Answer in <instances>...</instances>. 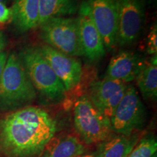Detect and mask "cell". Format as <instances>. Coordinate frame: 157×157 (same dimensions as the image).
Returning a JSON list of instances; mask_svg holds the SVG:
<instances>
[{
    "label": "cell",
    "mask_w": 157,
    "mask_h": 157,
    "mask_svg": "<svg viewBox=\"0 0 157 157\" xmlns=\"http://www.w3.org/2000/svg\"><path fill=\"white\" fill-rule=\"evenodd\" d=\"M37 48L63 84L66 92L74 89L80 83L82 67L79 60L47 44L41 45Z\"/></svg>",
    "instance_id": "9"
},
{
    "label": "cell",
    "mask_w": 157,
    "mask_h": 157,
    "mask_svg": "<svg viewBox=\"0 0 157 157\" xmlns=\"http://www.w3.org/2000/svg\"><path fill=\"white\" fill-rule=\"evenodd\" d=\"M9 2V0H0V2H2L4 4H7Z\"/></svg>",
    "instance_id": "24"
},
{
    "label": "cell",
    "mask_w": 157,
    "mask_h": 157,
    "mask_svg": "<svg viewBox=\"0 0 157 157\" xmlns=\"http://www.w3.org/2000/svg\"><path fill=\"white\" fill-rule=\"evenodd\" d=\"M18 56L36 94L52 103L62 101L66 90L37 47L25 48Z\"/></svg>",
    "instance_id": "3"
},
{
    "label": "cell",
    "mask_w": 157,
    "mask_h": 157,
    "mask_svg": "<svg viewBox=\"0 0 157 157\" xmlns=\"http://www.w3.org/2000/svg\"><path fill=\"white\" fill-rule=\"evenodd\" d=\"M146 119V108L136 89L127 85L122 99L110 119L112 131L118 135L129 136L142 128Z\"/></svg>",
    "instance_id": "6"
},
{
    "label": "cell",
    "mask_w": 157,
    "mask_h": 157,
    "mask_svg": "<svg viewBox=\"0 0 157 157\" xmlns=\"http://www.w3.org/2000/svg\"><path fill=\"white\" fill-rule=\"evenodd\" d=\"M7 57H8V55H7V52L3 51V52H0V80H1V77L2 75L4 68H5Z\"/></svg>",
    "instance_id": "21"
},
{
    "label": "cell",
    "mask_w": 157,
    "mask_h": 157,
    "mask_svg": "<svg viewBox=\"0 0 157 157\" xmlns=\"http://www.w3.org/2000/svg\"><path fill=\"white\" fill-rule=\"evenodd\" d=\"M137 141L138 137L136 135H111L100 143L94 155L95 157H127L136 146Z\"/></svg>",
    "instance_id": "14"
},
{
    "label": "cell",
    "mask_w": 157,
    "mask_h": 157,
    "mask_svg": "<svg viewBox=\"0 0 157 157\" xmlns=\"http://www.w3.org/2000/svg\"><path fill=\"white\" fill-rule=\"evenodd\" d=\"M7 45V39L2 31H0V52H3Z\"/></svg>",
    "instance_id": "22"
},
{
    "label": "cell",
    "mask_w": 157,
    "mask_h": 157,
    "mask_svg": "<svg viewBox=\"0 0 157 157\" xmlns=\"http://www.w3.org/2000/svg\"><path fill=\"white\" fill-rule=\"evenodd\" d=\"M157 141L154 136L143 137L127 157H151L156 153Z\"/></svg>",
    "instance_id": "18"
},
{
    "label": "cell",
    "mask_w": 157,
    "mask_h": 157,
    "mask_svg": "<svg viewBox=\"0 0 157 157\" xmlns=\"http://www.w3.org/2000/svg\"><path fill=\"white\" fill-rule=\"evenodd\" d=\"M74 121L77 132L87 144L103 142L113 132L109 118L96 109L87 95L74 104Z\"/></svg>",
    "instance_id": "5"
},
{
    "label": "cell",
    "mask_w": 157,
    "mask_h": 157,
    "mask_svg": "<svg viewBox=\"0 0 157 157\" xmlns=\"http://www.w3.org/2000/svg\"><path fill=\"white\" fill-rule=\"evenodd\" d=\"M118 10L117 45H132L138 39L145 20L142 0H117Z\"/></svg>",
    "instance_id": "7"
},
{
    "label": "cell",
    "mask_w": 157,
    "mask_h": 157,
    "mask_svg": "<svg viewBox=\"0 0 157 157\" xmlns=\"http://www.w3.org/2000/svg\"><path fill=\"white\" fill-rule=\"evenodd\" d=\"M151 157H157V154H156V153H155V154H154V155H152L151 156Z\"/></svg>",
    "instance_id": "25"
},
{
    "label": "cell",
    "mask_w": 157,
    "mask_h": 157,
    "mask_svg": "<svg viewBox=\"0 0 157 157\" xmlns=\"http://www.w3.org/2000/svg\"><path fill=\"white\" fill-rule=\"evenodd\" d=\"M39 27L54 17H66L78 12L77 0H39Z\"/></svg>",
    "instance_id": "16"
},
{
    "label": "cell",
    "mask_w": 157,
    "mask_h": 157,
    "mask_svg": "<svg viewBox=\"0 0 157 157\" xmlns=\"http://www.w3.org/2000/svg\"><path fill=\"white\" fill-rule=\"evenodd\" d=\"M85 151L83 143L72 135L52 138L43 150L42 157H77Z\"/></svg>",
    "instance_id": "15"
},
{
    "label": "cell",
    "mask_w": 157,
    "mask_h": 157,
    "mask_svg": "<svg viewBox=\"0 0 157 157\" xmlns=\"http://www.w3.org/2000/svg\"><path fill=\"white\" fill-rule=\"evenodd\" d=\"M77 157H95V155H94V154H86V155H81V156H77Z\"/></svg>",
    "instance_id": "23"
},
{
    "label": "cell",
    "mask_w": 157,
    "mask_h": 157,
    "mask_svg": "<svg viewBox=\"0 0 157 157\" xmlns=\"http://www.w3.org/2000/svg\"><path fill=\"white\" fill-rule=\"evenodd\" d=\"M94 24L103 39L105 50L117 45L118 10L117 0H86Z\"/></svg>",
    "instance_id": "8"
},
{
    "label": "cell",
    "mask_w": 157,
    "mask_h": 157,
    "mask_svg": "<svg viewBox=\"0 0 157 157\" xmlns=\"http://www.w3.org/2000/svg\"><path fill=\"white\" fill-rule=\"evenodd\" d=\"M147 52L149 55H156L157 53V28L156 23L153 25L148 36L147 42Z\"/></svg>",
    "instance_id": "19"
},
{
    "label": "cell",
    "mask_w": 157,
    "mask_h": 157,
    "mask_svg": "<svg viewBox=\"0 0 157 157\" xmlns=\"http://www.w3.org/2000/svg\"><path fill=\"white\" fill-rule=\"evenodd\" d=\"M10 9L11 21L20 33L39 26V0H14Z\"/></svg>",
    "instance_id": "13"
},
{
    "label": "cell",
    "mask_w": 157,
    "mask_h": 157,
    "mask_svg": "<svg viewBox=\"0 0 157 157\" xmlns=\"http://www.w3.org/2000/svg\"><path fill=\"white\" fill-rule=\"evenodd\" d=\"M12 11L10 8H8L5 4L0 2V23H8L11 21Z\"/></svg>",
    "instance_id": "20"
},
{
    "label": "cell",
    "mask_w": 157,
    "mask_h": 157,
    "mask_svg": "<svg viewBox=\"0 0 157 157\" xmlns=\"http://www.w3.org/2000/svg\"><path fill=\"white\" fill-rule=\"evenodd\" d=\"M56 129V121L42 108H21L0 119V149L10 157H33L43 151Z\"/></svg>",
    "instance_id": "1"
},
{
    "label": "cell",
    "mask_w": 157,
    "mask_h": 157,
    "mask_svg": "<svg viewBox=\"0 0 157 157\" xmlns=\"http://www.w3.org/2000/svg\"><path fill=\"white\" fill-rule=\"evenodd\" d=\"M144 63L138 55L121 51L110 60L105 76L127 84L136 79Z\"/></svg>",
    "instance_id": "12"
},
{
    "label": "cell",
    "mask_w": 157,
    "mask_h": 157,
    "mask_svg": "<svg viewBox=\"0 0 157 157\" xmlns=\"http://www.w3.org/2000/svg\"><path fill=\"white\" fill-rule=\"evenodd\" d=\"M39 27L41 38L47 45L74 58L83 56L77 17H54Z\"/></svg>",
    "instance_id": "4"
},
{
    "label": "cell",
    "mask_w": 157,
    "mask_h": 157,
    "mask_svg": "<svg viewBox=\"0 0 157 157\" xmlns=\"http://www.w3.org/2000/svg\"><path fill=\"white\" fill-rule=\"evenodd\" d=\"M36 96L19 56L11 52L7 57L0 80V111L28 106Z\"/></svg>",
    "instance_id": "2"
},
{
    "label": "cell",
    "mask_w": 157,
    "mask_h": 157,
    "mask_svg": "<svg viewBox=\"0 0 157 157\" xmlns=\"http://www.w3.org/2000/svg\"><path fill=\"white\" fill-rule=\"evenodd\" d=\"M137 84L146 101H154L157 98V56L154 55L145 62L137 78Z\"/></svg>",
    "instance_id": "17"
},
{
    "label": "cell",
    "mask_w": 157,
    "mask_h": 157,
    "mask_svg": "<svg viewBox=\"0 0 157 157\" xmlns=\"http://www.w3.org/2000/svg\"><path fill=\"white\" fill-rule=\"evenodd\" d=\"M127 84L105 76L91 84L88 98L100 112L111 119L122 99Z\"/></svg>",
    "instance_id": "10"
},
{
    "label": "cell",
    "mask_w": 157,
    "mask_h": 157,
    "mask_svg": "<svg viewBox=\"0 0 157 157\" xmlns=\"http://www.w3.org/2000/svg\"><path fill=\"white\" fill-rule=\"evenodd\" d=\"M78 14L80 42L83 56L90 61H98L105 56L106 50L103 39L94 24L86 0H83L79 4Z\"/></svg>",
    "instance_id": "11"
}]
</instances>
